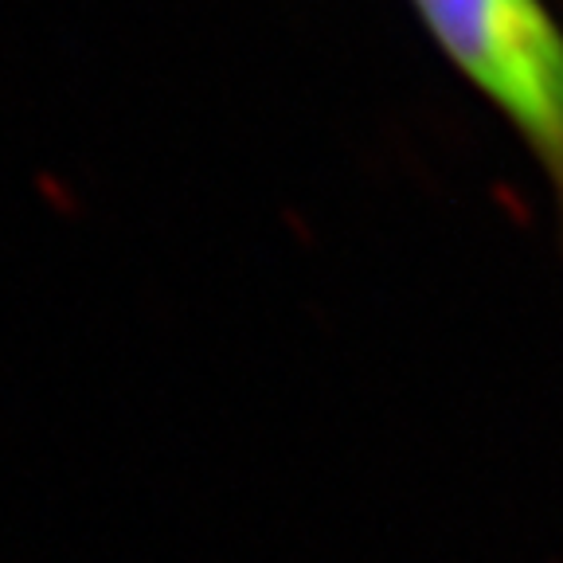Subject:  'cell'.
Segmentation results:
<instances>
[{"label": "cell", "mask_w": 563, "mask_h": 563, "mask_svg": "<svg viewBox=\"0 0 563 563\" xmlns=\"http://www.w3.org/2000/svg\"><path fill=\"white\" fill-rule=\"evenodd\" d=\"M411 9L532 153L563 239V24L544 0H411Z\"/></svg>", "instance_id": "obj_1"}]
</instances>
